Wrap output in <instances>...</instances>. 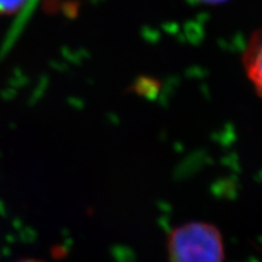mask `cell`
<instances>
[{
  "mask_svg": "<svg viewBox=\"0 0 262 262\" xmlns=\"http://www.w3.org/2000/svg\"><path fill=\"white\" fill-rule=\"evenodd\" d=\"M243 64L248 78L262 97V28L253 33L243 54Z\"/></svg>",
  "mask_w": 262,
  "mask_h": 262,
  "instance_id": "2",
  "label": "cell"
},
{
  "mask_svg": "<svg viewBox=\"0 0 262 262\" xmlns=\"http://www.w3.org/2000/svg\"><path fill=\"white\" fill-rule=\"evenodd\" d=\"M168 251L171 262H222L224 241L215 226L191 222L170 233Z\"/></svg>",
  "mask_w": 262,
  "mask_h": 262,
  "instance_id": "1",
  "label": "cell"
},
{
  "mask_svg": "<svg viewBox=\"0 0 262 262\" xmlns=\"http://www.w3.org/2000/svg\"><path fill=\"white\" fill-rule=\"evenodd\" d=\"M17 262H44V261H39V260H33V258H27V260H21Z\"/></svg>",
  "mask_w": 262,
  "mask_h": 262,
  "instance_id": "5",
  "label": "cell"
},
{
  "mask_svg": "<svg viewBox=\"0 0 262 262\" xmlns=\"http://www.w3.org/2000/svg\"><path fill=\"white\" fill-rule=\"evenodd\" d=\"M202 3H206V4H220V3H224L226 0H199Z\"/></svg>",
  "mask_w": 262,
  "mask_h": 262,
  "instance_id": "4",
  "label": "cell"
},
{
  "mask_svg": "<svg viewBox=\"0 0 262 262\" xmlns=\"http://www.w3.org/2000/svg\"><path fill=\"white\" fill-rule=\"evenodd\" d=\"M26 0H0V16L11 15L25 5Z\"/></svg>",
  "mask_w": 262,
  "mask_h": 262,
  "instance_id": "3",
  "label": "cell"
}]
</instances>
